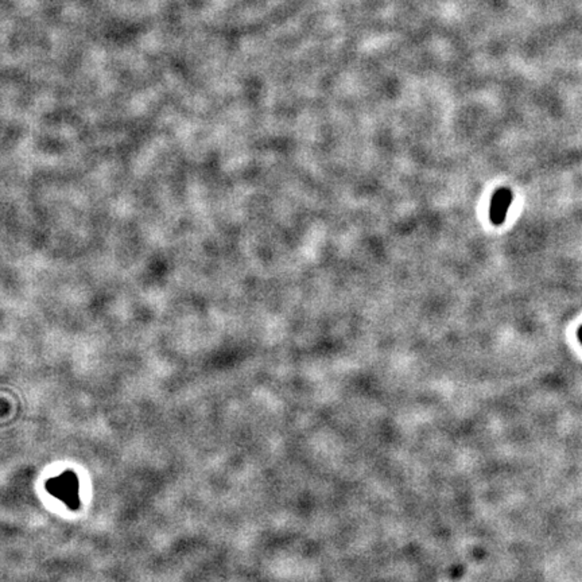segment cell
Here are the masks:
<instances>
[{
    "label": "cell",
    "mask_w": 582,
    "mask_h": 582,
    "mask_svg": "<svg viewBox=\"0 0 582 582\" xmlns=\"http://www.w3.org/2000/svg\"><path fill=\"white\" fill-rule=\"evenodd\" d=\"M79 479L72 471H66L57 477H51L46 483L49 493L72 510L79 508Z\"/></svg>",
    "instance_id": "cell-1"
},
{
    "label": "cell",
    "mask_w": 582,
    "mask_h": 582,
    "mask_svg": "<svg viewBox=\"0 0 582 582\" xmlns=\"http://www.w3.org/2000/svg\"><path fill=\"white\" fill-rule=\"evenodd\" d=\"M512 203V193L511 190L499 189L492 197L491 201V209H489V216H491V221L495 225H500L503 224L507 216V212L510 209V205Z\"/></svg>",
    "instance_id": "cell-2"
},
{
    "label": "cell",
    "mask_w": 582,
    "mask_h": 582,
    "mask_svg": "<svg viewBox=\"0 0 582 582\" xmlns=\"http://www.w3.org/2000/svg\"><path fill=\"white\" fill-rule=\"evenodd\" d=\"M578 336H580V340H581V343H582V328H581V329H580V334H578Z\"/></svg>",
    "instance_id": "cell-3"
}]
</instances>
